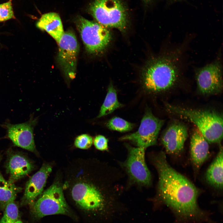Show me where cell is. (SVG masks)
<instances>
[{"instance_id":"9","label":"cell","mask_w":223,"mask_h":223,"mask_svg":"<svg viewBox=\"0 0 223 223\" xmlns=\"http://www.w3.org/2000/svg\"><path fill=\"white\" fill-rule=\"evenodd\" d=\"M58 62L65 75L73 79L76 74L79 45L74 33L71 30L64 32L58 43Z\"/></svg>"},{"instance_id":"23","label":"cell","mask_w":223,"mask_h":223,"mask_svg":"<svg viewBox=\"0 0 223 223\" xmlns=\"http://www.w3.org/2000/svg\"><path fill=\"white\" fill-rule=\"evenodd\" d=\"M93 143L92 137L87 134H83L78 136L75 138L74 145L77 148L83 149L90 148Z\"/></svg>"},{"instance_id":"15","label":"cell","mask_w":223,"mask_h":223,"mask_svg":"<svg viewBox=\"0 0 223 223\" xmlns=\"http://www.w3.org/2000/svg\"><path fill=\"white\" fill-rule=\"evenodd\" d=\"M190 149L192 163L199 168L208 157L209 146L208 141L197 128L191 137Z\"/></svg>"},{"instance_id":"8","label":"cell","mask_w":223,"mask_h":223,"mask_svg":"<svg viewBox=\"0 0 223 223\" xmlns=\"http://www.w3.org/2000/svg\"><path fill=\"white\" fill-rule=\"evenodd\" d=\"M164 122V120L155 116L150 110L147 109L138 130L120 137L119 140L130 141L137 147L145 149L156 144L159 133Z\"/></svg>"},{"instance_id":"2","label":"cell","mask_w":223,"mask_h":223,"mask_svg":"<svg viewBox=\"0 0 223 223\" xmlns=\"http://www.w3.org/2000/svg\"><path fill=\"white\" fill-rule=\"evenodd\" d=\"M178 50L166 53L151 60L142 75L144 90L148 92H158L168 90L177 81L180 75Z\"/></svg>"},{"instance_id":"24","label":"cell","mask_w":223,"mask_h":223,"mask_svg":"<svg viewBox=\"0 0 223 223\" xmlns=\"http://www.w3.org/2000/svg\"><path fill=\"white\" fill-rule=\"evenodd\" d=\"M108 140L104 136L98 135L94 138L93 142L95 148L98 150L104 151L108 149Z\"/></svg>"},{"instance_id":"18","label":"cell","mask_w":223,"mask_h":223,"mask_svg":"<svg viewBox=\"0 0 223 223\" xmlns=\"http://www.w3.org/2000/svg\"><path fill=\"white\" fill-rule=\"evenodd\" d=\"M22 188L13 182L6 180L0 172V208L3 211L7 204L14 201Z\"/></svg>"},{"instance_id":"14","label":"cell","mask_w":223,"mask_h":223,"mask_svg":"<svg viewBox=\"0 0 223 223\" xmlns=\"http://www.w3.org/2000/svg\"><path fill=\"white\" fill-rule=\"evenodd\" d=\"M9 174V181L14 183L24 177L34 168L32 163L27 158L19 154H13L9 158L6 165Z\"/></svg>"},{"instance_id":"10","label":"cell","mask_w":223,"mask_h":223,"mask_svg":"<svg viewBox=\"0 0 223 223\" xmlns=\"http://www.w3.org/2000/svg\"><path fill=\"white\" fill-rule=\"evenodd\" d=\"M222 71L219 59L197 69L195 77L199 91L206 95L220 93L223 87Z\"/></svg>"},{"instance_id":"3","label":"cell","mask_w":223,"mask_h":223,"mask_svg":"<svg viewBox=\"0 0 223 223\" xmlns=\"http://www.w3.org/2000/svg\"><path fill=\"white\" fill-rule=\"evenodd\" d=\"M169 112L192 123L208 142L220 143L223 138V117L210 110L183 108L165 104Z\"/></svg>"},{"instance_id":"1","label":"cell","mask_w":223,"mask_h":223,"mask_svg":"<svg viewBox=\"0 0 223 223\" xmlns=\"http://www.w3.org/2000/svg\"><path fill=\"white\" fill-rule=\"evenodd\" d=\"M151 159L158 174V201L170 207L181 218L201 220L206 218V214L197 204L199 189L170 165L163 152L153 154Z\"/></svg>"},{"instance_id":"16","label":"cell","mask_w":223,"mask_h":223,"mask_svg":"<svg viewBox=\"0 0 223 223\" xmlns=\"http://www.w3.org/2000/svg\"><path fill=\"white\" fill-rule=\"evenodd\" d=\"M39 29L46 31L58 43L64 33L59 15L50 12L42 15L36 24Z\"/></svg>"},{"instance_id":"6","label":"cell","mask_w":223,"mask_h":223,"mask_svg":"<svg viewBox=\"0 0 223 223\" xmlns=\"http://www.w3.org/2000/svg\"><path fill=\"white\" fill-rule=\"evenodd\" d=\"M33 206V213L37 218L70 213L62 188L57 183H54L42 193Z\"/></svg>"},{"instance_id":"25","label":"cell","mask_w":223,"mask_h":223,"mask_svg":"<svg viewBox=\"0 0 223 223\" xmlns=\"http://www.w3.org/2000/svg\"><path fill=\"white\" fill-rule=\"evenodd\" d=\"M146 3H149L151 0H142Z\"/></svg>"},{"instance_id":"12","label":"cell","mask_w":223,"mask_h":223,"mask_svg":"<svg viewBox=\"0 0 223 223\" xmlns=\"http://www.w3.org/2000/svg\"><path fill=\"white\" fill-rule=\"evenodd\" d=\"M187 136V129L186 125L176 122L170 125L164 131L161 141L168 153L177 155L183 150Z\"/></svg>"},{"instance_id":"17","label":"cell","mask_w":223,"mask_h":223,"mask_svg":"<svg viewBox=\"0 0 223 223\" xmlns=\"http://www.w3.org/2000/svg\"><path fill=\"white\" fill-rule=\"evenodd\" d=\"M223 154L222 147L220 145L218 154L208 167L206 174L208 183L220 189L223 188Z\"/></svg>"},{"instance_id":"20","label":"cell","mask_w":223,"mask_h":223,"mask_svg":"<svg viewBox=\"0 0 223 223\" xmlns=\"http://www.w3.org/2000/svg\"><path fill=\"white\" fill-rule=\"evenodd\" d=\"M3 211L0 223H15L19 220L18 208L14 201L7 204Z\"/></svg>"},{"instance_id":"19","label":"cell","mask_w":223,"mask_h":223,"mask_svg":"<svg viewBox=\"0 0 223 223\" xmlns=\"http://www.w3.org/2000/svg\"><path fill=\"white\" fill-rule=\"evenodd\" d=\"M122 106V104L118 101L116 90L111 83L108 87L105 100L97 117L100 118L110 114Z\"/></svg>"},{"instance_id":"4","label":"cell","mask_w":223,"mask_h":223,"mask_svg":"<svg viewBox=\"0 0 223 223\" xmlns=\"http://www.w3.org/2000/svg\"><path fill=\"white\" fill-rule=\"evenodd\" d=\"M89 12L97 22L106 27L124 32L128 20L126 8L120 0H95L89 8Z\"/></svg>"},{"instance_id":"29","label":"cell","mask_w":223,"mask_h":223,"mask_svg":"<svg viewBox=\"0 0 223 223\" xmlns=\"http://www.w3.org/2000/svg\"><path fill=\"white\" fill-rule=\"evenodd\" d=\"M10 0V1H11V0Z\"/></svg>"},{"instance_id":"7","label":"cell","mask_w":223,"mask_h":223,"mask_svg":"<svg viewBox=\"0 0 223 223\" xmlns=\"http://www.w3.org/2000/svg\"><path fill=\"white\" fill-rule=\"evenodd\" d=\"M128 150L126 160L122 166L128 175L131 183L146 187L151 183V176L145 160V149L126 144Z\"/></svg>"},{"instance_id":"13","label":"cell","mask_w":223,"mask_h":223,"mask_svg":"<svg viewBox=\"0 0 223 223\" xmlns=\"http://www.w3.org/2000/svg\"><path fill=\"white\" fill-rule=\"evenodd\" d=\"M51 171V167L44 164L38 171L30 177L26 184L21 203L22 205L33 206L37 198L42 193Z\"/></svg>"},{"instance_id":"11","label":"cell","mask_w":223,"mask_h":223,"mask_svg":"<svg viewBox=\"0 0 223 223\" xmlns=\"http://www.w3.org/2000/svg\"><path fill=\"white\" fill-rule=\"evenodd\" d=\"M37 118L32 117L28 121L18 124L7 123L4 125L7 136L16 146L33 152L36 150L33 129Z\"/></svg>"},{"instance_id":"5","label":"cell","mask_w":223,"mask_h":223,"mask_svg":"<svg viewBox=\"0 0 223 223\" xmlns=\"http://www.w3.org/2000/svg\"><path fill=\"white\" fill-rule=\"evenodd\" d=\"M75 22L88 52L96 54L107 47L111 38L110 33L107 28L80 15L76 18Z\"/></svg>"},{"instance_id":"27","label":"cell","mask_w":223,"mask_h":223,"mask_svg":"<svg viewBox=\"0 0 223 223\" xmlns=\"http://www.w3.org/2000/svg\"><path fill=\"white\" fill-rule=\"evenodd\" d=\"M2 159V156L1 155H0V162L1 160Z\"/></svg>"},{"instance_id":"26","label":"cell","mask_w":223,"mask_h":223,"mask_svg":"<svg viewBox=\"0 0 223 223\" xmlns=\"http://www.w3.org/2000/svg\"><path fill=\"white\" fill-rule=\"evenodd\" d=\"M15 223H22V222L21 221H20V220H18Z\"/></svg>"},{"instance_id":"21","label":"cell","mask_w":223,"mask_h":223,"mask_svg":"<svg viewBox=\"0 0 223 223\" xmlns=\"http://www.w3.org/2000/svg\"><path fill=\"white\" fill-rule=\"evenodd\" d=\"M107 127L109 129L120 132H125L131 130L133 125L125 120L117 117H114L107 123Z\"/></svg>"},{"instance_id":"28","label":"cell","mask_w":223,"mask_h":223,"mask_svg":"<svg viewBox=\"0 0 223 223\" xmlns=\"http://www.w3.org/2000/svg\"><path fill=\"white\" fill-rule=\"evenodd\" d=\"M170 0L172 1H179L180 0Z\"/></svg>"},{"instance_id":"22","label":"cell","mask_w":223,"mask_h":223,"mask_svg":"<svg viewBox=\"0 0 223 223\" xmlns=\"http://www.w3.org/2000/svg\"><path fill=\"white\" fill-rule=\"evenodd\" d=\"M15 18L11 1L0 4V22Z\"/></svg>"}]
</instances>
